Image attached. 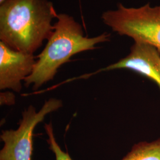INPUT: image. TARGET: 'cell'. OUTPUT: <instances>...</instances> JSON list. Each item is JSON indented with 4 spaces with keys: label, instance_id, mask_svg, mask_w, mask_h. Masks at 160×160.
Returning <instances> with one entry per match:
<instances>
[{
    "label": "cell",
    "instance_id": "8",
    "mask_svg": "<svg viewBox=\"0 0 160 160\" xmlns=\"http://www.w3.org/2000/svg\"><path fill=\"white\" fill-rule=\"evenodd\" d=\"M45 129L48 137L47 142L49 144V149L55 155L56 160H72L68 153L62 151L58 144L53 133V126L51 122L46 123L45 125Z\"/></svg>",
    "mask_w": 160,
    "mask_h": 160
},
{
    "label": "cell",
    "instance_id": "1",
    "mask_svg": "<svg viewBox=\"0 0 160 160\" xmlns=\"http://www.w3.org/2000/svg\"><path fill=\"white\" fill-rule=\"evenodd\" d=\"M58 14L49 0H7L0 4V41L33 54L51 34Z\"/></svg>",
    "mask_w": 160,
    "mask_h": 160
},
{
    "label": "cell",
    "instance_id": "6",
    "mask_svg": "<svg viewBox=\"0 0 160 160\" xmlns=\"http://www.w3.org/2000/svg\"><path fill=\"white\" fill-rule=\"evenodd\" d=\"M36 61L33 53L14 50L0 41V89L20 92L22 81L32 74Z\"/></svg>",
    "mask_w": 160,
    "mask_h": 160
},
{
    "label": "cell",
    "instance_id": "9",
    "mask_svg": "<svg viewBox=\"0 0 160 160\" xmlns=\"http://www.w3.org/2000/svg\"><path fill=\"white\" fill-rule=\"evenodd\" d=\"M1 105H12L15 103V96L11 92H1Z\"/></svg>",
    "mask_w": 160,
    "mask_h": 160
},
{
    "label": "cell",
    "instance_id": "5",
    "mask_svg": "<svg viewBox=\"0 0 160 160\" xmlns=\"http://www.w3.org/2000/svg\"><path fill=\"white\" fill-rule=\"evenodd\" d=\"M119 69H129L148 78L158 86L160 90V53L154 46L140 41L134 42L129 54L126 57L94 73L84 75L81 78Z\"/></svg>",
    "mask_w": 160,
    "mask_h": 160
},
{
    "label": "cell",
    "instance_id": "2",
    "mask_svg": "<svg viewBox=\"0 0 160 160\" xmlns=\"http://www.w3.org/2000/svg\"><path fill=\"white\" fill-rule=\"evenodd\" d=\"M110 39V34L104 32L97 36H84L82 26L74 18L65 13L58 14L51 34L47 39L43 50L37 57L32 74L24 80V85H33L34 90L53 79L58 70L70 61L75 55L93 50L96 45Z\"/></svg>",
    "mask_w": 160,
    "mask_h": 160
},
{
    "label": "cell",
    "instance_id": "4",
    "mask_svg": "<svg viewBox=\"0 0 160 160\" xmlns=\"http://www.w3.org/2000/svg\"><path fill=\"white\" fill-rule=\"evenodd\" d=\"M62 106V101L53 98L46 101L38 112L33 106H29L23 112L18 129L2 131L1 139L4 145L0 151V160H32L36 126L44 120L46 115Z\"/></svg>",
    "mask_w": 160,
    "mask_h": 160
},
{
    "label": "cell",
    "instance_id": "7",
    "mask_svg": "<svg viewBox=\"0 0 160 160\" xmlns=\"http://www.w3.org/2000/svg\"><path fill=\"white\" fill-rule=\"evenodd\" d=\"M122 160H160V138L152 142L135 144Z\"/></svg>",
    "mask_w": 160,
    "mask_h": 160
},
{
    "label": "cell",
    "instance_id": "10",
    "mask_svg": "<svg viewBox=\"0 0 160 160\" xmlns=\"http://www.w3.org/2000/svg\"><path fill=\"white\" fill-rule=\"evenodd\" d=\"M6 1H7V0H0V4H2L3 2H4Z\"/></svg>",
    "mask_w": 160,
    "mask_h": 160
},
{
    "label": "cell",
    "instance_id": "3",
    "mask_svg": "<svg viewBox=\"0 0 160 160\" xmlns=\"http://www.w3.org/2000/svg\"><path fill=\"white\" fill-rule=\"evenodd\" d=\"M102 20L114 32L147 43L160 53V6L134 8L119 4L117 9L104 12Z\"/></svg>",
    "mask_w": 160,
    "mask_h": 160
}]
</instances>
